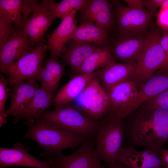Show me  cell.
Masks as SVG:
<instances>
[{
  "mask_svg": "<svg viewBox=\"0 0 168 168\" xmlns=\"http://www.w3.org/2000/svg\"><path fill=\"white\" fill-rule=\"evenodd\" d=\"M153 168H168L166 167H164V168H162V167H156Z\"/></svg>",
  "mask_w": 168,
  "mask_h": 168,
  "instance_id": "obj_42",
  "label": "cell"
},
{
  "mask_svg": "<svg viewBox=\"0 0 168 168\" xmlns=\"http://www.w3.org/2000/svg\"><path fill=\"white\" fill-rule=\"evenodd\" d=\"M160 43L165 54V63L168 58V32L162 30L160 31Z\"/></svg>",
  "mask_w": 168,
  "mask_h": 168,
  "instance_id": "obj_35",
  "label": "cell"
},
{
  "mask_svg": "<svg viewBox=\"0 0 168 168\" xmlns=\"http://www.w3.org/2000/svg\"><path fill=\"white\" fill-rule=\"evenodd\" d=\"M105 167V168H128L123 163L118 161H116Z\"/></svg>",
  "mask_w": 168,
  "mask_h": 168,
  "instance_id": "obj_38",
  "label": "cell"
},
{
  "mask_svg": "<svg viewBox=\"0 0 168 168\" xmlns=\"http://www.w3.org/2000/svg\"><path fill=\"white\" fill-rule=\"evenodd\" d=\"M114 4L115 16L120 35L145 33L150 22L155 16L147 10L133 9L119 2Z\"/></svg>",
  "mask_w": 168,
  "mask_h": 168,
  "instance_id": "obj_10",
  "label": "cell"
},
{
  "mask_svg": "<svg viewBox=\"0 0 168 168\" xmlns=\"http://www.w3.org/2000/svg\"><path fill=\"white\" fill-rule=\"evenodd\" d=\"M100 48L90 43L70 40L68 46L61 54L59 58L63 63L70 68L72 76L86 59Z\"/></svg>",
  "mask_w": 168,
  "mask_h": 168,
  "instance_id": "obj_20",
  "label": "cell"
},
{
  "mask_svg": "<svg viewBox=\"0 0 168 168\" xmlns=\"http://www.w3.org/2000/svg\"><path fill=\"white\" fill-rule=\"evenodd\" d=\"M8 84L9 83L7 79L2 74H0V114L5 116L6 110L5 109V105L8 96L10 95L9 93L10 89L7 87Z\"/></svg>",
  "mask_w": 168,
  "mask_h": 168,
  "instance_id": "obj_31",
  "label": "cell"
},
{
  "mask_svg": "<svg viewBox=\"0 0 168 168\" xmlns=\"http://www.w3.org/2000/svg\"><path fill=\"white\" fill-rule=\"evenodd\" d=\"M146 34L120 35L111 47L113 61L133 65L144 47Z\"/></svg>",
  "mask_w": 168,
  "mask_h": 168,
  "instance_id": "obj_12",
  "label": "cell"
},
{
  "mask_svg": "<svg viewBox=\"0 0 168 168\" xmlns=\"http://www.w3.org/2000/svg\"><path fill=\"white\" fill-rule=\"evenodd\" d=\"M160 31L146 34L143 49L133 65L132 80L141 85L150 78L164 63L165 56L160 43Z\"/></svg>",
  "mask_w": 168,
  "mask_h": 168,
  "instance_id": "obj_4",
  "label": "cell"
},
{
  "mask_svg": "<svg viewBox=\"0 0 168 168\" xmlns=\"http://www.w3.org/2000/svg\"><path fill=\"white\" fill-rule=\"evenodd\" d=\"M113 61L111 46L108 44L91 54L80 68L72 76L78 74L90 73L104 67Z\"/></svg>",
  "mask_w": 168,
  "mask_h": 168,
  "instance_id": "obj_25",
  "label": "cell"
},
{
  "mask_svg": "<svg viewBox=\"0 0 168 168\" xmlns=\"http://www.w3.org/2000/svg\"><path fill=\"white\" fill-rule=\"evenodd\" d=\"M56 18L42 2L38 4L23 25L33 47L44 42V35Z\"/></svg>",
  "mask_w": 168,
  "mask_h": 168,
  "instance_id": "obj_14",
  "label": "cell"
},
{
  "mask_svg": "<svg viewBox=\"0 0 168 168\" xmlns=\"http://www.w3.org/2000/svg\"><path fill=\"white\" fill-rule=\"evenodd\" d=\"M77 13L76 10H73L66 15L58 27L48 36L45 46L47 50L50 51V56L55 59L58 60L66 49V45L77 26L75 18Z\"/></svg>",
  "mask_w": 168,
  "mask_h": 168,
  "instance_id": "obj_15",
  "label": "cell"
},
{
  "mask_svg": "<svg viewBox=\"0 0 168 168\" xmlns=\"http://www.w3.org/2000/svg\"><path fill=\"white\" fill-rule=\"evenodd\" d=\"M102 68L91 73L73 76L55 95L53 100L55 108L67 105L76 99L88 83L98 75Z\"/></svg>",
  "mask_w": 168,
  "mask_h": 168,
  "instance_id": "obj_16",
  "label": "cell"
},
{
  "mask_svg": "<svg viewBox=\"0 0 168 168\" xmlns=\"http://www.w3.org/2000/svg\"><path fill=\"white\" fill-rule=\"evenodd\" d=\"M47 50L43 42H40L7 68L3 73L7 75L9 85L25 80H38Z\"/></svg>",
  "mask_w": 168,
  "mask_h": 168,
  "instance_id": "obj_7",
  "label": "cell"
},
{
  "mask_svg": "<svg viewBox=\"0 0 168 168\" xmlns=\"http://www.w3.org/2000/svg\"><path fill=\"white\" fill-rule=\"evenodd\" d=\"M25 121L28 130L24 138L35 142L43 149L40 156L49 158L61 155L68 148H75L87 138L43 123Z\"/></svg>",
  "mask_w": 168,
  "mask_h": 168,
  "instance_id": "obj_2",
  "label": "cell"
},
{
  "mask_svg": "<svg viewBox=\"0 0 168 168\" xmlns=\"http://www.w3.org/2000/svg\"><path fill=\"white\" fill-rule=\"evenodd\" d=\"M128 7L134 9L146 10L144 5V0H124Z\"/></svg>",
  "mask_w": 168,
  "mask_h": 168,
  "instance_id": "obj_36",
  "label": "cell"
},
{
  "mask_svg": "<svg viewBox=\"0 0 168 168\" xmlns=\"http://www.w3.org/2000/svg\"><path fill=\"white\" fill-rule=\"evenodd\" d=\"M50 56L39 73L38 80L41 87L47 90L52 96L58 89L60 80L65 72V64Z\"/></svg>",
  "mask_w": 168,
  "mask_h": 168,
  "instance_id": "obj_23",
  "label": "cell"
},
{
  "mask_svg": "<svg viewBox=\"0 0 168 168\" xmlns=\"http://www.w3.org/2000/svg\"><path fill=\"white\" fill-rule=\"evenodd\" d=\"M29 148L17 142L11 148H0V167L22 166L52 168L50 163L39 160L29 153Z\"/></svg>",
  "mask_w": 168,
  "mask_h": 168,
  "instance_id": "obj_13",
  "label": "cell"
},
{
  "mask_svg": "<svg viewBox=\"0 0 168 168\" xmlns=\"http://www.w3.org/2000/svg\"><path fill=\"white\" fill-rule=\"evenodd\" d=\"M161 7L168 8V0H164Z\"/></svg>",
  "mask_w": 168,
  "mask_h": 168,
  "instance_id": "obj_41",
  "label": "cell"
},
{
  "mask_svg": "<svg viewBox=\"0 0 168 168\" xmlns=\"http://www.w3.org/2000/svg\"><path fill=\"white\" fill-rule=\"evenodd\" d=\"M110 3L106 0H90L87 6L80 11V17L81 23L90 21L99 11Z\"/></svg>",
  "mask_w": 168,
  "mask_h": 168,
  "instance_id": "obj_28",
  "label": "cell"
},
{
  "mask_svg": "<svg viewBox=\"0 0 168 168\" xmlns=\"http://www.w3.org/2000/svg\"><path fill=\"white\" fill-rule=\"evenodd\" d=\"M38 4L37 0H23L22 10V18L21 28Z\"/></svg>",
  "mask_w": 168,
  "mask_h": 168,
  "instance_id": "obj_32",
  "label": "cell"
},
{
  "mask_svg": "<svg viewBox=\"0 0 168 168\" xmlns=\"http://www.w3.org/2000/svg\"><path fill=\"white\" fill-rule=\"evenodd\" d=\"M143 108H159L168 111V90L149 99Z\"/></svg>",
  "mask_w": 168,
  "mask_h": 168,
  "instance_id": "obj_30",
  "label": "cell"
},
{
  "mask_svg": "<svg viewBox=\"0 0 168 168\" xmlns=\"http://www.w3.org/2000/svg\"><path fill=\"white\" fill-rule=\"evenodd\" d=\"M159 157L165 163V167L168 168V150L162 148L160 152Z\"/></svg>",
  "mask_w": 168,
  "mask_h": 168,
  "instance_id": "obj_37",
  "label": "cell"
},
{
  "mask_svg": "<svg viewBox=\"0 0 168 168\" xmlns=\"http://www.w3.org/2000/svg\"><path fill=\"white\" fill-rule=\"evenodd\" d=\"M164 0H144V5L150 13L156 15L157 9L161 7Z\"/></svg>",
  "mask_w": 168,
  "mask_h": 168,
  "instance_id": "obj_34",
  "label": "cell"
},
{
  "mask_svg": "<svg viewBox=\"0 0 168 168\" xmlns=\"http://www.w3.org/2000/svg\"><path fill=\"white\" fill-rule=\"evenodd\" d=\"M53 96L40 86L36 91L31 100L15 117L12 123L15 124L21 119L35 123V121L49 108L53 102Z\"/></svg>",
  "mask_w": 168,
  "mask_h": 168,
  "instance_id": "obj_18",
  "label": "cell"
},
{
  "mask_svg": "<svg viewBox=\"0 0 168 168\" xmlns=\"http://www.w3.org/2000/svg\"><path fill=\"white\" fill-rule=\"evenodd\" d=\"M133 66L112 61L102 68L98 75L101 85L108 93L114 86L132 80Z\"/></svg>",
  "mask_w": 168,
  "mask_h": 168,
  "instance_id": "obj_19",
  "label": "cell"
},
{
  "mask_svg": "<svg viewBox=\"0 0 168 168\" xmlns=\"http://www.w3.org/2000/svg\"><path fill=\"white\" fill-rule=\"evenodd\" d=\"M132 140L159 157L164 144L168 142V111L159 108H143L133 124Z\"/></svg>",
  "mask_w": 168,
  "mask_h": 168,
  "instance_id": "obj_1",
  "label": "cell"
},
{
  "mask_svg": "<svg viewBox=\"0 0 168 168\" xmlns=\"http://www.w3.org/2000/svg\"><path fill=\"white\" fill-rule=\"evenodd\" d=\"M90 0H63L57 2L52 0H42L44 3L56 18L62 19L73 10L81 11L88 5Z\"/></svg>",
  "mask_w": 168,
  "mask_h": 168,
  "instance_id": "obj_26",
  "label": "cell"
},
{
  "mask_svg": "<svg viewBox=\"0 0 168 168\" xmlns=\"http://www.w3.org/2000/svg\"><path fill=\"white\" fill-rule=\"evenodd\" d=\"M157 17V24L161 30L168 32V8L161 7Z\"/></svg>",
  "mask_w": 168,
  "mask_h": 168,
  "instance_id": "obj_33",
  "label": "cell"
},
{
  "mask_svg": "<svg viewBox=\"0 0 168 168\" xmlns=\"http://www.w3.org/2000/svg\"><path fill=\"white\" fill-rule=\"evenodd\" d=\"M168 90V69H159L145 82L140 86L134 108L149 99Z\"/></svg>",
  "mask_w": 168,
  "mask_h": 168,
  "instance_id": "obj_22",
  "label": "cell"
},
{
  "mask_svg": "<svg viewBox=\"0 0 168 168\" xmlns=\"http://www.w3.org/2000/svg\"><path fill=\"white\" fill-rule=\"evenodd\" d=\"M34 47L25 30L22 28L12 35L0 49V72L31 51Z\"/></svg>",
  "mask_w": 168,
  "mask_h": 168,
  "instance_id": "obj_11",
  "label": "cell"
},
{
  "mask_svg": "<svg viewBox=\"0 0 168 168\" xmlns=\"http://www.w3.org/2000/svg\"><path fill=\"white\" fill-rule=\"evenodd\" d=\"M68 105L91 119L100 123L108 113L110 104L108 93L102 86L98 76Z\"/></svg>",
  "mask_w": 168,
  "mask_h": 168,
  "instance_id": "obj_5",
  "label": "cell"
},
{
  "mask_svg": "<svg viewBox=\"0 0 168 168\" xmlns=\"http://www.w3.org/2000/svg\"><path fill=\"white\" fill-rule=\"evenodd\" d=\"M35 122L49 124L87 138L96 137L100 123L69 105L46 111Z\"/></svg>",
  "mask_w": 168,
  "mask_h": 168,
  "instance_id": "obj_3",
  "label": "cell"
},
{
  "mask_svg": "<svg viewBox=\"0 0 168 168\" xmlns=\"http://www.w3.org/2000/svg\"><path fill=\"white\" fill-rule=\"evenodd\" d=\"M108 31L91 22L77 26L70 40L90 43L101 48L108 44Z\"/></svg>",
  "mask_w": 168,
  "mask_h": 168,
  "instance_id": "obj_24",
  "label": "cell"
},
{
  "mask_svg": "<svg viewBox=\"0 0 168 168\" xmlns=\"http://www.w3.org/2000/svg\"><path fill=\"white\" fill-rule=\"evenodd\" d=\"M138 86L131 79L119 84L110 90L108 93L109 110L102 122L122 120L135 110Z\"/></svg>",
  "mask_w": 168,
  "mask_h": 168,
  "instance_id": "obj_8",
  "label": "cell"
},
{
  "mask_svg": "<svg viewBox=\"0 0 168 168\" xmlns=\"http://www.w3.org/2000/svg\"><path fill=\"white\" fill-rule=\"evenodd\" d=\"M18 30L7 15L0 12V49L10 37Z\"/></svg>",
  "mask_w": 168,
  "mask_h": 168,
  "instance_id": "obj_29",
  "label": "cell"
},
{
  "mask_svg": "<svg viewBox=\"0 0 168 168\" xmlns=\"http://www.w3.org/2000/svg\"><path fill=\"white\" fill-rule=\"evenodd\" d=\"M7 117L3 115L0 114V127L1 128L2 125L7 122Z\"/></svg>",
  "mask_w": 168,
  "mask_h": 168,
  "instance_id": "obj_39",
  "label": "cell"
},
{
  "mask_svg": "<svg viewBox=\"0 0 168 168\" xmlns=\"http://www.w3.org/2000/svg\"><path fill=\"white\" fill-rule=\"evenodd\" d=\"M124 128L122 120H109L100 123L96 133L95 150L101 161L106 166L117 161L121 148Z\"/></svg>",
  "mask_w": 168,
  "mask_h": 168,
  "instance_id": "obj_6",
  "label": "cell"
},
{
  "mask_svg": "<svg viewBox=\"0 0 168 168\" xmlns=\"http://www.w3.org/2000/svg\"><path fill=\"white\" fill-rule=\"evenodd\" d=\"M93 138L86 139L73 152L49 158L52 168H105L95 152Z\"/></svg>",
  "mask_w": 168,
  "mask_h": 168,
  "instance_id": "obj_9",
  "label": "cell"
},
{
  "mask_svg": "<svg viewBox=\"0 0 168 168\" xmlns=\"http://www.w3.org/2000/svg\"><path fill=\"white\" fill-rule=\"evenodd\" d=\"M23 0H0V12L7 15L14 26L21 29Z\"/></svg>",
  "mask_w": 168,
  "mask_h": 168,
  "instance_id": "obj_27",
  "label": "cell"
},
{
  "mask_svg": "<svg viewBox=\"0 0 168 168\" xmlns=\"http://www.w3.org/2000/svg\"><path fill=\"white\" fill-rule=\"evenodd\" d=\"M116 160L128 168H153L166 166L165 163L159 157L148 149L138 151L131 147L121 148Z\"/></svg>",
  "mask_w": 168,
  "mask_h": 168,
  "instance_id": "obj_17",
  "label": "cell"
},
{
  "mask_svg": "<svg viewBox=\"0 0 168 168\" xmlns=\"http://www.w3.org/2000/svg\"><path fill=\"white\" fill-rule=\"evenodd\" d=\"M159 69L163 70L168 69V58Z\"/></svg>",
  "mask_w": 168,
  "mask_h": 168,
  "instance_id": "obj_40",
  "label": "cell"
},
{
  "mask_svg": "<svg viewBox=\"0 0 168 168\" xmlns=\"http://www.w3.org/2000/svg\"><path fill=\"white\" fill-rule=\"evenodd\" d=\"M36 81H23L11 86V104L6 111L7 117L10 115L15 117L31 100L39 88Z\"/></svg>",
  "mask_w": 168,
  "mask_h": 168,
  "instance_id": "obj_21",
  "label": "cell"
}]
</instances>
